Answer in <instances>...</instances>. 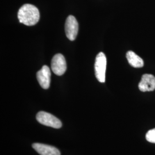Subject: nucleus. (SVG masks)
Wrapping results in <instances>:
<instances>
[{
    "instance_id": "0eeeda50",
    "label": "nucleus",
    "mask_w": 155,
    "mask_h": 155,
    "mask_svg": "<svg viewBox=\"0 0 155 155\" xmlns=\"http://www.w3.org/2000/svg\"><path fill=\"white\" fill-rule=\"evenodd\" d=\"M139 89L141 91H152L155 90V77L153 75L144 74L139 84Z\"/></svg>"
},
{
    "instance_id": "f257e3e1",
    "label": "nucleus",
    "mask_w": 155,
    "mask_h": 155,
    "mask_svg": "<svg viewBox=\"0 0 155 155\" xmlns=\"http://www.w3.org/2000/svg\"><path fill=\"white\" fill-rule=\"evenodd\" d=\"M17 16L20 23L27 26H33L39 21L40 12L35 6L25 4L20 8Z\"/></svg>"
},
{
    "instance_id": "6e6552de",
    "label": "nucleus",
    "mask_w": 155,
    "mask_h": 155,
    "mask_svg": "<svg viewBox=\"0 0 155 155\" xmlns=\"http://www.w3.org/2000/svg\"><path fill=\"white\" fill-rule=\"evenodd\" d=\"M32 147L40 155H61V152L56 148L45 144L35 143Z\"/></svg>"
},
{
    "instance_id": "20e7f679",
    "label": "nucleus",
    "mask_w": 155,
    "mask_h": 155,
    "mask_svg": "<svg viewBox=\"0 0 155 155\" xmlns=\"http://www.w3.org/2000/svg\"><path fill=\"white\" fill-rule=\"evenodd\" d=\"M51 69L58 76L64 74L67 70V64L64 56L61 54H58L53 57L51 61Z\"/></svg>"
},
{
    "instance_id": "f03ea898",
    "label": "nucleus",
    "mask_w": 155,
    "mask_h": 155,
    "mask_svg": "<svg viewBox=\"0 0 155 155\" xmlns=\"http://www.w3.org/2000/svg\"><path fill=\"white\" fill-rule=\"evenodd\" d=\"M106 64L107 61L105 54L100 52L95 58V74L97 79L101 83H104L105 82Z\"/></svg>"
},
{
    "instance_id": "423d86ee",
    "label": "nucleus",
    "mask_w": 155,
    "mask_h": 155,
    "mask_svg": "<svg viewBox=\"0 0 155 155\" xmlns=\"http://www.w3.org/2000/svg\"><path fill=\"white\" fill-rule=\"evenodd\" d=\"M38 81L41 87L44 89H48L50 87L51 82V71L50 68L45 65L42 67L36 74Z\"/></svg>"
},
{
    "instance_id": "1a4fd4ad",
    "label": "nucleus",
    "mask_w": 155,
    "mask_h": 155,
    "mask_svg": "<svg viewBox=\"0 0 155 155\" xmlns=\"http://www.w3.org/2000/svg\"><path fill=\"white\" fill-rule=\"evenodd\" d=\"M127 59L129 64L134 68H141L144 66V61L143 59L132 51L127 53Z\"/></svg>"
},
{
    "instance_id": "9d476101",
    "label": "nucleus",
    "mask_w": 155,
    "mask_h": 155,
    "mask_svg": "<svg viewBox=\"0 0 155 155\" xmlns=\"http://www.w3.org/2000/svg\"><path fill=\"white\" fill-rule=\"evenodd\" d=\"M146 139L150 143H155V128L150 130L147 132Z\"/></svg>"
},
{
    "instance_id": "7ed1b4c3",
    "label": "nucleus",
    "mask_w": 155,
    "mask_h": 155,
    "mask_svg": "<svg viewBox=\"0 0 155 155\" xmlns=\"http://www.w3.org/2000/svg\"><path fill=\"white\" fill-rule=\"evenodd\" d=\"M36 120L42 125L55 129H59L62 126V123L60 120L49 113L43 111H39L37 114Z\"/></svg>"
},
{
    "instance_id": "39448f33",
    "label": "nucleus",
    "mask_w": 155,
    "mask_h": 155,
    "mask_svg": "<svg viewBox=\"0 0 155 155\" xmlns=\"http://www.w3.org/2000/svg\"><path fill=\"white\" fill-rule=\"evenodd\" d=\"M78 22L75 17L70 15L67 17L65 24V32L67 38L71 41L76 39L78 32Z\"/></svg>"
}]
</instances>
